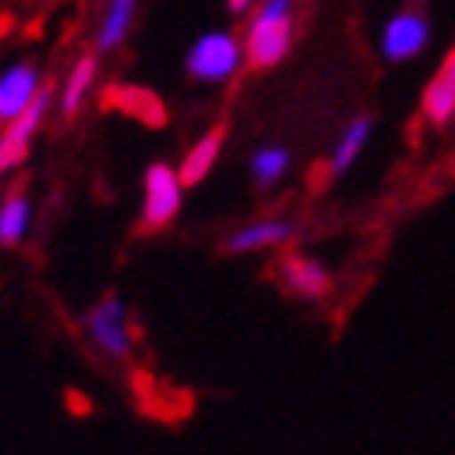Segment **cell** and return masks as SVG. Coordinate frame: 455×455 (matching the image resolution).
<instances>
[{
	"instance_id": "obj_1",
	"label": "cell",
	"mask_w": 455,
	"mask_h": 455,
	"mask_svg": "<svg viewBox=\"0 0 455 455\" xmlns=\"http://www.w3.org/2000/svg\"><path fill=\"white\" fill-rule=\"evenodd\" d=\"M297 34V0H259L248 12V27H244V63L252 71H275L285 63L292 52V37Z\"/></svg>"
},
{
	"instance_id": "obj_6",
	"label": "cell",
	"mask_w": 455,
	"mask_h": 455,
	"mask_svg": "<svg viewBox=\"0 0 455 455\" xmlns=\"http://www.w3.org/2000/svg\"><path fill=\"white\" fill-rule=\"evenodd\" d=\"M181 181L171 164H152L145 171V204H141V226L138 234H159L178 219L181 212Z\"/></svg>"
},
{
	"instance_id": "obj_5",
	"label": "cell",
	"mask_w": 455,
	"mask_h": 455,
	"mask_svg": "<svg viewBox=\"0 0 455 455\" xmlns=\"http://www.w3.org/2000/svg\"><path fill=\"white\" fill-rule=\"evenodd\" d=\"M52 104H56V85L44 82V85L37 89V97L30 100V108L22 111L19 119H12L8 126H0V178L12 174V171H19V167L30 159L34 141H37L44 119H49Z\"/></svg>"
},
{
	"instance_id": "obj_9",
	"label": "cell",
	"mask_w": 455,
	"mask_h": 455,
	"mask_svg": "<svg viewBox=\"0 0 455 455\" xmlns=\"http://www.w3.org/2000/svg\"><path fill=\"white\" fill-rule=\"evenodd\" d=\"M278 278H282V285L292 292V297H300L307 304H323V300L333 297V270L323 259H315L307 252H297V248H282Z\"/></svg>"
},
{
	"instance_id": "obj_14",
	"label": "cell",
	"mask_w": 455,
	"mask_h": 455,
	"mask_svg": "<svg viewBox=\"0 0 455 455\" xmlns=\"http://www.w3.org/2000/svg\"><path fill=\"white\" fill-rule=\"evenodd\" d=\"M97 75H100V56L89 49L75 60L71 71H67L63 89H56V104H60L63 119H75L82 111V104L89 100V93H93V85H97Z\"/></svg>"
},
{
	"instance_id": "obj_4",
	"label": "cell",
	"mask_w": 455,
	"mask_h": 455,
	"mask_svg": "<svg viewBox=\"0 0 455 455\" xmlns=\"http://www.w3.org/2000/svg\"><path fill=\"white\" fill-rule=\"evenodd\" d=\"M429 37H434V15H429V4L426 0H407L381 30V60L393 63V67L411 63L429 49Z\"/></svg>"
},
{
	"instance_id": "obj_8",
	"label": "cell",
	"mask_w": 455,
	"mask_h": 455,
	"mask_svg": "<svg viewBox=\"0 0 455 455\" xmlns=\"http://www.w3.org/2000/svg\"><path fill=\"white\" fill-rule=\"evenodd\" d=\"M304 230L297 219L289 215H267V219H256V222H244L241 230H234L219 244L222 256H248V252H282L297 241Z\"/></svg>"
},
{
	"instance_id": "obj_2",
	"label": "cell",
	"mask_w": 455,
	"mask_h": 455,
	"mask_svg": "<svg viewBox=\"0 0 455 455\" xmlns=\"http://www.w3.org/2000/svg\"><path fill=\"white\" fill-rule=\"evenodd\" d=\"M82 333L111 363H133V340H138V333L130 326V307L116 289H108L97 304H89L82 311Z\"/></svg>"
},
{
	"instance_id": "obj_11",
	"label": "cell",
	"mask_w": 455,
	"mask_h": 455,
	"mask_svg": "<svg viewBox=\"0 0 455 455\" xmlns=\"http://www.w3.org/2000/svg\"><path fill=\"white\" fill-rule=\"evenodd\" d=\"M226 138H230V126L226 123H215L208 133H200V138L186 148V156H181V164L174 167L178 171V181H181V189H196L208 181V174L215 171L219 164V156L226 148Z\"/></svg>"
},
{
	"instance_id": "obj_3",
	"label": "cell",
	"mask_w": 455,
	"mask_h": 455,
	"mask_svg": "<svg viewBox=\"0 0 455 455\" xmlns=\"http://www.w3.org/2000/svg\"><path fill=\"white\" fill-rule=\"evenodd\" d=\"M186 75L200 85H230L244 71V44L234 30H208L200 34L186 52Z\"/></svg>"
},
{
	"instance_id": "obj_12",
	"label": "cell",
	"mask_w": 455,
	"mask_h": 455,
	"mask_svg": "<svg viewBox=\"0 0 455 455\" xmlns=\"http://www.w3.org/2000/svg\"><path fill=\"white\" fill-rule=\"evenodd\" d=\"M419 111H422V119L434 126V130H444L455 119V44L448 49V56L441 60L434 78L426 82Z\"/></svg>"
},
{
	"instance_id": "obj_7",
	"label": "cell",
	"mask_w": 455,
	"mask_h": 455,
	"mask_svg": "<svg viewBox=\"0 0 455 455\" xmlns=\"http://www.w3.org/2000/svg\"><path fill=\"white\" fill-rule=\"evenodd\" d=\"M100 108L111 116H126L145 130H164L171 126V111L164 97L148 85H133V82H111L100 89Z\"/></svg>"
},
{
	"instance_id": "obj_10",
	"label": "cell",
	"mask_w": 455,
	"mask_h": 455,
	"mask_svg": "<svg viewBox=\"0 0 455 455\" xmlns=\"http://www.w3.org/2000/svg\"><path fill=\"white\" fill-rule=\"evenodd\" d=\"M41 85H44V78H41V63L37 60L12 63L8 71L0 75V126H8L12 119H19L22 111L30 108V100L37 97Z\"/></svg>"
},
{
	"instance_id": "obj_13",
	"label": "cell",
	"mask_w": 455,
	"mask_h": 455,
	"mask_svg": "<svg viewBox=\"0 0 455 455\" xmlns=\"http://www.w3.org/2000/svg\"><path fill=\"white\" fill-rule=\"evenodd\" d=\"M138 8H141V0H108L104 12H100V22H97V34H93L97 56L119 52L130 41L133 22H138Z\"/></svg>"
},
{
	"instance_id": "obj_15",
	"label": "cell",
	"mask_w": 455,
	"mask_h": 455,
	"mask_svg": "<svg viewBox=\"0 0 455 455\" xmlns=\"http://www.w3.org/2000/svg\"><path fill=\"white\" fill-rule=\"evenodd\" d=\"M30 181L19 178L0 200V248H19L30 234Z\"/></svg>"
},
{
	"instance_id": "obj_17",
	"label": "cell",
	"mask_w": 455,
	"mask_h": 455,
	"mask_svg": "<svg viewBox=\"0 0 455 455\" xmlns=\"http://www.w3.org/2000/svg\"><path fill=\"white\" fill-rule=\"evenodd\" d=\"M292 167V152L285 145H263L248 156V174H252L256 189H275Z\"/></svg>"
},
{
	"instance_id": "obj_16",
	"label": "cell",
	"mask_w": 455,
	"mask_h": 455,
	"mask_svg": "<svg viewBox=\"0 0 455 455\" xmlns=\"http://www.w3.org/2000/svg\"><path fill=\"white\" fill-rule=\"evenodd\" d=\"M374 116H355L348 126H345V133L337 138V145H333V152H330V159H326V178L333 181V178H340L345 174L355 159L363 156V148H367V141H371V133H374Z\"/></svg>"
},
{
	"instance_id": "obj_18",
	"label": "cell",
	"mask_w": 455,
	"mask_h": 455,
	"mask_svg": "<svg viewBox=\"0 0 455 455\" xmlns=\"http://www.w3.org/2000/svg\"><path fill=\"white\" fill-rule=\"evenodd\" d=\"M252 4H256V0H226V12H230V15H248V12H252Z\"/></svg>"
},
{
	"instance_id": "obj_19",
	"label": "cell",
	"mask_w": 455,
	"mask_h": 455,
	"mask_svg": "<svg viewBox=\"0 0 455 455\" xmlns=\"http://www.w3.org/2000/svg\"><path fill=\"white\" fill-rule=\"evenodd\" d=\"M451 171H455V164H451Z\"/></svg>"
}]
</instances>
